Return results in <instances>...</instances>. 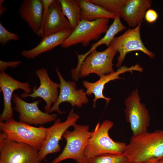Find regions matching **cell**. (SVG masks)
I'll return each mask as SVG.
<instances>
[{
    "instance_id": "cell-1",
    "label": "cell",
    "mask_w": 163,
    "mask_h": 163,
    "mask_svg": "<svg viewBox=\"0 0 163 163\" xmlns=\"http://www.w3.org/2000/svg\"><path fill=\"white\" fill-rule=\"evenodd\" d=\"M131 163H142L163 159V130L157 129L133 135L123 152Z\"/></svg>"
},
{
    "instance_id": "cell-2",
    "label": "cell",
    "mask_w": 163,
    "mask_h": 163,
    "mask_svg": "<svg viewBox=\"0 0 163 163\" xmlns=\"http://www.w3.org/2000/svg\"><path fill=\"white\" fill-rule=\"evenodd\" d=\"M1 133L8 139L29 145L39 151L46 139L48 127H36L13 118L0 121Z\"/></svg>"
},
{
    "instance_id": "cell-3",
    "label": "cell",
    "mask_w": 163,
    "mask_h": 163,
    "mask_svg": "<svg viewBox=\"0 0 163 163\" xmlns=\"http://www.w3.org/2000/svg\"><path fill=\"white\" fill-rule=\"evenodd\" d=\"M113 126V123L108 120L104 121L101 124L97 123L85 150L88 158L105 154L123 153L126 143L114 141L109 136V131Z\"/></svg>"
},
{
    "instance_id": "cell-4",
    "label": "cell",
    "mask_w": 163,
    "mask_h": 163,
    "mask_svg": "<svg viewBox=\"0 0 163 163\" xmlns=\"http://www.w3.org/2000/svg\"><path fill=\"white\" fill-rule=\"evenodd\" d=\"M71 131L67 130L63 136L66 144L62 152L51 163H59L68 159L75 160L77 163H88L84 152L92 132L89 131V125L76 123Z\"/></svg>"
},
{
    "instance_id": "cell-5",
    "label": "cell",
    "mask_w": 163,
    "mask_h": 163,
    "mask_svg": "<svg viewBox=\"0 0 163 163\" xmlns=\"http://www.w3.org/2000/svg\"><path fill=\"white\" fill-rule=\"evenodd\" d=\"M109 20L101 18L92 21L81 20L61 47L68 48L79 43L88 46L91 41L97 40L101 34L106 32L109 27Z\"/></svg>"
},
{
    "instance_id": "cell-6",
    "label": "cell",
    "mask_w": 163,
    "mask_h": 163,
    "mask_svg": "<svg viewBox=\"0 0 163 163\" xmlns=\"http://www.w3.org/2000/svg\"><path fill=\"white\" fill-rule=\"evenodd\" d=\"M39 151L0 134V163H41Z\"/></svg>"
},
{
    "instance_id": "cell-7",
    "label": "cell",
    "mask_w": 163,
    "mask_h": 163,
    "mask_svg": "<svg viewBox=\"0 0 163 163\" xmlns=\"http://www.w3.org/2000/svg\"><path fill=\"white\" fill-rule=\"evenodd\" d=\"M117 52L116 50L110 45L102 51L94 50L82 63L78 78L85 77L91 73L96 74L101 77L114 72L113 61Z\"/></svg>"
},
{
    "instance_id": "cell-8",
    "label": "cell",
    "mask_w": 163,
    "mask_h": 163,
    "mask_svg": "<svg viewBox=\"0 0 163 163\" xmlns=\"http://www.w3.org/2000/svg\"><path fill=\"white\" fill-rule=\"evenodd\" d=\"M140 101V96L137 88L125 99L126 119L130 124L133 135L147 131L150 125L149 110Z\"/></svg>"
},
{
    "instance_id": "cell-9",
    "label": "cell",
    "mask_w": 163,
    "mask_h": 163,
    "mask_svg": "<svg viewBox=\"0 0 163 163\" xmlns=\"http://www.w3.org/2000/svg\"><path fill=\"white\" fill-rule=\"evenodd\" d=\"M141 25V24H140L135 28H129L122 35L115 37L111 42L110 45L119 54L116 64V68L121 67L127 54L132 51H141L151 59L155 57V54L146 47L142 40Z\"/></svg>"
},
{
    "instance_id": "cell-10",
    "label": "cell",
    "mask_w": 163,
    "mask_h": 163,
    "mask_svg": "<svg viewBox=\"0 0 163 163\" xmlns=\"http://www.w3.org/2000/svg\"><path fill=\"white\" fill-rule=\"evenodd\" d=\"M79 117L80 116L74 112L73 108L65 121L62 122L60 118H57L53 124L48 127L45 140L39 151V157L42 160L50 154L61 151L60 141L67 129L76 124Z\"/></svg>"
},
{
    "instance_id": "cell-11",
    "label": "cell",
    "mask_w": 163,
    "mask_h": 163,
    "mask_svg": "<svg viewBox=\"0 0 163 163\" xmlns=\"http://www.w3.org/2000/svg\"><path fill=\"white\" fill-rule=\"evenodd\" d=\"M12 101L15 105L14 110L19 114L20 121L29 125H43L56 119L57 114H50L40 110L38 106L40 100L27 102L15 93L13 95Z\"/></svg>"
},
{
    "instance_id": "cell-12",
    "label": "cell",
    "mask_w": 163,
    "mask_h": 163,
    "mask_svg": "<svg viewBox=\"0 0 163 163\" xmlns=\"http://www.w3.org/2000/svg\"><path fill=\"white\" fill-rule=\"evenodd\" d=\"M56 70L60 81V91L56 103L52 106L49 113L56 111L59 114L63 113L64 112L60 110L59 106L64 102L70 103L73 108L75 106L80 107L83 104L88 103V100L84 90L77 89L74 82L66 81L57 67Z\"/></svg>"
},
{
    "instance_id": "cell-13",
    "label": "cell",
    "mask_w": 163,
    "mask_h": 163,
    "mask_svg": "<svg viewBox=\"0 0 163 163\" xmlns=\"http://www.w3.org/2000/svg\"><path fill=\"white\" fill-rule=\"evenodd\" d=\"M35 73L40 81L39 86L37 89L34 88L30 93L23 92L20 97L22 99L27 97L41 98L46 104L44 108L45 112L49 113L52 106L57 99L60 83L54 82L51 79L47 70L45 68L37 69Z\"/></svg>"
},
{
    "instance_id": "cell-14",
    "label": "cell",
    "mask_w": 163,
    "mask_h": 163,
    "mask_svg": "<svg viewBox=\"0 0 163 163\" xmlns=\"http://www.w3.org/2000/svg\"><path fill=\"white\" fill-rule=\"evenodd\" d=\"M0 87L3 97V109L0 116V121L4 122L13 118L11 101L14 92L18 89L29 94L33 88L28 82L18 81L5 72H0Z\"/></svg>"
},
{
    "instance_id": "cell-15",
    "label": "cell",
    "mask_w": 163,
    "mask_h": 163,
    "mask_svg": "<svg viewBox=\"0 0 163 163\" xmlns=\"http://www.w3.org/2000/svg\"><path fill=\"white\" fill-rule=\"evenodd\" d=\"M43 9L42 0H24L18 10L22 20L27 23L34 34L42 37Z\"/></svg>"
},
{
    "instance_id": "cell-16",
    "label": "cell",
    "mask_w": 163,
    "mask_h": 163,
    "mask_svg": "<svg viewBox=\"0 0 163 163\" xmlns=\"http://www.w3.org/2000/svg\"><path fill=\"white\" fill-rule=\"evenodd\" d=\"M143 70V68L138 64L129 67L123 66L119 68L116 72L107 74L100 77L98 81L94 82L92 83L84 81L82 84L86 89L85 92L86 95L90 96L93 94L94 95V98L93 100V107L94 108L95 107L96 102L98 99H102L105 100L107 104L111 100L110 98L106 97L103 95V90L107 83L111 81L121 79L119 75L125 72L132 71H136L142 72Z\"/></svg>"
},
{
    "instance_id": "cell-17",
    "label": "cell",
    "mask_w": 163,
    "mask_h": 163,
    "mask_svg": "<svg viewBox=\"0 0 163 163\" xmlns=\"http://www.w3.org/2000/svg\"><path fill=\"white\" fill-rule=\"evenodd\" d=\"M152 5L151 0H127L120 14L128 26L133 28L143 22L145 13Z\"/></svg>"
},
{
    "instance_id": "cell-18",
    "label": "cell",
    "mask_w": 163,
    "mask_h": 163,
    "mask_svg": "<svg viewBox=\"0 0 163 163\" xmlns=\"http://www.w3.org/2000/svg\"><path fill=\"white\" fill-rule=\"evenodd\" d=\"M68 29H71V27L63 14L59 0H54L47 10L43 37Z\"/></svg>"
},
{
    "instance_id": "cell-19",
    "label": "cell",
    "mask_w": 163,
    "mask_h": 163,
    "mask_svg": "<svg viewBox=\"0 0 163 163\" xmlns=\"http://www.w3.org/2000/svg\"><path fill=\"white\" fill-rule=\"evenodd\" d=\"M72 30L71 29H66L43 36L36 46L30 50L21 51V54L27 59H34L41 54L61 45Z\"/></svg>"
},
{
    "instance_id": "cell-20",
    "label": "cell",
    "mask_w": 163,
    "mask_h": 163,
    "mask_svg": "<svg viewBox=\"0 0 163 163\" xmlns=\"http://www.w3.org/2000/svg\"><path fill=\"white\" fill-rule=\"evenodd\" d=\"M81 10V20L92 21L101 18L114 19L116 15L89 0H77Z\"/></svg>"
},
{
    "instance_id": "cell-21",
    "label": "cell",
    "mask_w": 163,
    "mask_h": 163,
    "mask_svg": "<svg viewBox=\"0 0 163 163\" xmlns=\"http://www.w3.org/2000/svg\"><path fill=\"white\" fill-rule=\"evenodd\" d=\"M63 14L73 30L81 21V10L77 0H59Z\"/></svg>"
},
{
    "instance_id": "cell-22",
    "label": "cell",
    "mask_w": 163,
    "mask_h": 163,
    "mask_svg": "<svg viewBox=\"0 0 163 163\" xmlns=\"http://www.w3.org/2000/svg\"><path fill=\"white\" fill-rule=\"evenodd\" d=\"M88 163H131L128 156L124 153L105 154L88 158Z\"/></svg>"
},
{
    "instance_id": "cell-23",
    "label": "cell",
    "mask_w": 163,
    "mask_h": 163,
    "mask_svg": "<svg viewBox=\"0 0 163 163\" xmlns=\"http://www.w3.org/2000/svg\"><path fill=\"white\" fill-rule=\"evenodd\" d=\"M91 3L99 5L107 11L119 15L121 9L127 0H89Z\"/></svg>"
},
{
    "instance_id": "cell-24",
    "label": "cell",
    "mask_w": 163,
    "mask_h": 163,
    "mask_svg": "<svg viewBox=\"0 0 163 163\" xmlns=\"http://www.w3.org/2000/svg\"><path fill=\"white\" fill-rule=\"evenodd\" d=\"M19 39L18 35L8 30L0 23V43L1 45L4 46L10 41H17Z\"/></svg>"
},
{
    "instance_id": "cell-25",
    "label": "cell",
    "mask_w": 163,
    "mask_h": 163,
    "mask_svg": "<svg viewBox=\"0 0 163 163\" xmlns=\"http://www.w3.org/2000/svg\"><path fill=\"white\" fill-rule=\"evenodd\" d=\"M21 63V61L19 60L7 62L0 60V72H5V70L9 67H16Z\"/></svg>"
},
{
    "instance_id": "cell-26",
    "label": "cell",
    "mask_w": 163,
    "mask_h": 163,
    "mask_svg": "<svg viewBox=\"0 0 163 163\" xmlns=\"http://www.w3.org/2000/svg\"><path fill=\"white\" fill-rule=\"evenodd\" d=\"M158 17V15L157 12L154 10L150 8L146 11L144 19L148 23L152 24L157 21Z\"/></svg>"
},
{
    "instance_id": "cell-27",
    "label": "cell",
    "mask_w": 163,
    "mask_h": 163,
    "mask_svg": "<svg viewBox=\"0 0 163 163\" xmlns=\"http://www.w3.org/2000/svg\"><path fill=\"white\" fill-rule=\"evenodd\" d=\"M4 2V0H0V16L2 15L6 10L7 8L4 6L3 4Z\"/></svg>"
},
{
    "instance_id": "cell-28",
    "label": "cell",
    "mask_w": 163,
    "mask_h": 163,
    "mask_svg": "<svg viewBox=\"0 0 163 163\" xmlns=\"http://www.w3.org/2000/svg\"><path fill=\"white\" fill-rule=\"evenodd\" d=\"M159 161L156 159L150 160L142 163H159Z\"/></svg>"
},
{
    "instance_id": "cell-29",
    "label": "cell",
    "mask_w": 163,
    "mask_h": 163,
    "mask_svg": "<svg viewBox=\"0 0 163 163\" xmlns=\"http://www.w3.org/2000/svg\"><path fill=\"white\" fill-rule=\"evenodd\" d=\"M159 163H163V159L159 160Z\"/></svg>"
}]
</instances>
